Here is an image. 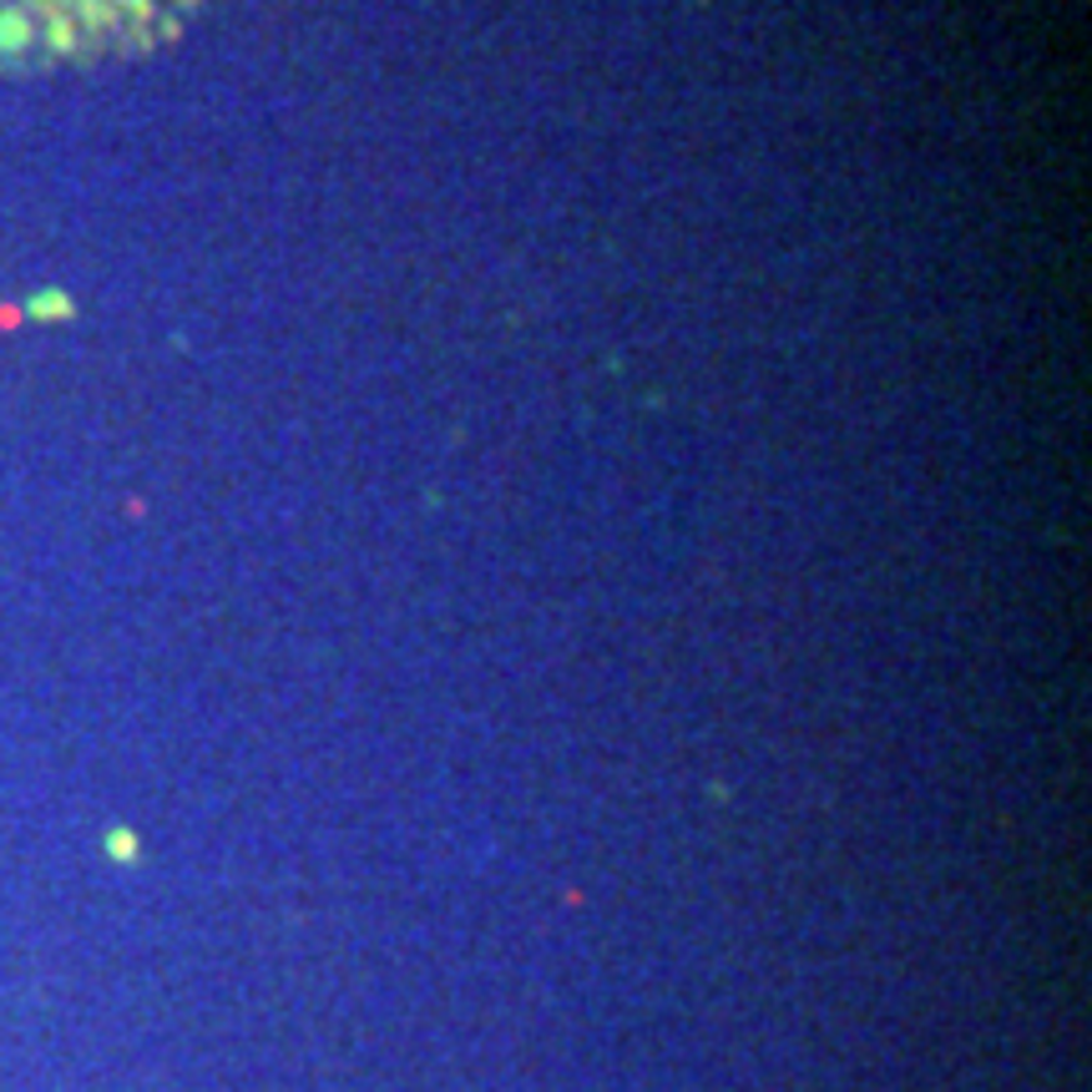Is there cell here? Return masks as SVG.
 Returning a JSON list of instances; mask_svg holds the SVG:
<instances>
[{"label": "cell", "mask_w": 1092, "mask_h": 1092, "mask_svg": "<svg viewBox=\"0 0 1092 1092\" xmlns=\"http://www.w3.org/2000/svg\"><path fill=\"white\" fill-rule=\"evenodd\" d=\"M203 0H0V76L81 72L173 41Z\"/></svg>", "instance_id": "6da1fadb"}]
</instances>
